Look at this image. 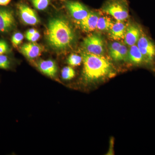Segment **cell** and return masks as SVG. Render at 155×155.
Listing matches in <instances>:
<instances>
[{
    "label": "cell",
    "mask_w": 155,
    "mask_h": 155,
    "mask_svg": "<svg viewBox=\"0 0 155 155\" xmlns=\"http://www.w3.org/2000/svg\"><path fill=\"white\" fill-rule=\"evenodd\" d=\"M48 43L54 50L63 51L72 46L75 40V35L72 25L64 17L51 18L45 31Z\"/></svg>",
    "instance_id": "1"
},
{
    "label": "cell",
    "mask_w": 155,
    "mask_h": 155,
    "mask_svg": "<svg viewBox=\"0 0 155 155\" xmlns=\"http://www.w3.org/2000/svg\"><path fill=\"white\" fill-rule=\"evenodd\" d=\"M83 63L82 78L87 84L95 83L104 80L114 74V67L110 61L103 56L82 52Z\"/></svg>",
    "instance_id": "2"
},
{
    "label": "cell",
    "mask_w": 155,
    "mask_h": 155,
    "mask_svg": "<svg viewBox=\"0 0 155 155\" xmlns=\"http://www.w3.org/2000/svg\"><path fill=\"white\" fill-rule=\"evenodd\" d=\"M144 59L146 67L155 70V42L143 31L136 44Z\"/></svg>",
    "instance_id": "3"
},
{
    "label": "cell",
    "mask_w": 155,
    "mask_h": 155,
    "mask_svg": "<svg viewBox=\"0 0 155 155\" xmlns=\"http://www.w3.org/2000/svg\"><path fill=\"white\" fill-rule=\"evenodd\" d=\"M101 10L118 21H124L129 17L127 0H107L103 4Z\"/></svg>",
    "instance_id": "4"
},
{
    "label": "cell",
    "mask_w": 155,
    "mask_h": 155,
    "mask_svg": "<svg viewBox=\"0 0 155 155\" xmlns=\"http://www.w3.org/2000/svg\"><path fill=\"white\" fill-rule=\"evenodd\" d=\"M84 51L97 55L104 56L105 53V45L101 35L99 33L92 34L86 37L82 43Z\"/></svg>",
    "instance_id": "5"
},
{
    "label": "cell",
    "mask_w": 155,
    "mask_h": 155,
    "mask_svg": "<svg viewBox=\"0 0 155 155\" xmlns=\"http://www.w3.org/2000/svg\"><path fill=\"white\" fill-rule=\"evenodd\" d=\"M17 26L14 11L6 6H0V34H8Z\"/></svg>",
    "instance_id": "6"
},
{
    "label": "cell",
    "mask_w": 155,
    "mask_h": 155,
    "mask_svg": "<svg viewBox=\"0 0 155 155\" xmlns=\"http://www.w3.org/2000/svg\"><path fill=\"white\" fill-rule=\"evenodd\" d=\"M64 3L69 14L78 22L85 18L90 12L85 5L79 1L65 0Z\"/></svg>",
    "instance_id": "7"
},
{
    "label": "cell",
    "mask_w": 155,
    "mask_h": 155,
    "mask_svg": "<svg viewBox=\"0 0 155 155\" xmlns=\"http://www.w3.org/2000/svg\"><path fill=\"white\" fill-rule=\"evenodd\" d=\"M17 13L21 20L27 25H35L40 22L39 18L36 12L29 6L22 3L17 6Z\"/></svg>",
    "instance_id": "8"
},
{
    "label": "cell",
    "mask_w": 155,
    "mask_h": 155,
    "mask_svg": "<svg viewBox=\"0 0 155 155\" xmlns=\"http://www.w3.org/2000/svg\"><path fill=\"white\" fill-rule=\"evenodd\" d=\"M111 58L116 62L127 61L128 49L124 44L118 41L111 43L108 46Z\"/></svg>",
    "instance_id": "9"
},
{
    "label": "cell",
    "mask_w": 155,
    "mask_h": 155,
    "mask_svg": "<svg viewBox=\"0 0 155 155\" xmlns=\"http://www.w3.org/2000/svg\"><path fill=\"white\" fill-rule=\"evenodd\" d=\"M143 31L141 26L137 23L132 22L128 24L124 38L125 44L130 47L136 44Z\"/></svg>",
    "instance_id": "10"
},
{
    "label": "cell",
    "mask_w": 155,
    "mask_h": 155,
    "mask_svg": "<svg viewBox=\"0 0 155 155\" xmlns=\"http://www.w3.org/2000/svg\"><path fill=\"white\" fill-rule=\"evenodd\" d=\"M100 16L99 12L90 11L85 18L78 22L81 28L87 32L95 30L97 29V23Z\"/></svg>",
    "instance_id": "11"
},
{
    "label": "cell",
    "mask_w": 155,
    "mask_h": 155,
    "mask_svg": "<svg viewBox=\"0 0 155 155\" xmlns=\"http://www.w3.org/2000/svg\"><path fill=\"white\" fill-rule=\"evenodd\" d=\"M44 49V48L41 45L36 43L35 42H31L22 45L20 48L19 51L26 58L32 60L40 55Z\"/></svg>",
    "instance_id": "12"
},
{
    "label": "cell",
    "mask_w": 155,
    "mask_h": 155,
    "mask_svg": "<svg viewBox=\"0 0 155 155\" xmlns=\"http://www.w3.org/2000/svg\"><path fill=\"white\" fill-rule=\"evenodd\" d=\"M37 66L42 73L49 77L55 78L57 75L58 66L53 60H40L37 63Z\"/></svg>",
    "instance_id": "13"
},
{
    "label": "cell",
    "mask_w": 155,
    "mask_h": 155,
    "mask_svg": "<svg viewBox=\"0 0 155 155\" xmlns=\"http://www.w3.org/2000/svg\"><path fill=\"white\" fill-rule=\"evenodd\" d=\"M127 26V24L124 21L116 20L108 31L109 36L114 40L124 39Z\"/></svg>",
    "instance_id": "14"
},
{
    "label": "cell",
    "mask_w": 155,
    "mask_h": 155,
    "mask_svg": "<svg viewBox=\"0 0 155 155\" xmlns=\"http://www.w3.org/2000/svg\"><path fill=\"white\" fill-rule=\"evenodd\" d=\"M127 61L134 66H144L147 67L142 54L136 44L130 47L128 49Z\"/></svg>",
    "instance_id": "15"
},
{
    "label": "cell",
    "mask_w": 155,
    "mask_h": 155,
    "mask_svg": "<svg viewBox=\"0 0 155 155\" xmlns=\"http://www.w3.org/2000/svg\"><path fill=\"white\" fill-rule=\"evenodd\" d=\"M114 21L110 17L107 16L100 15L97 23V29L101 31H109L114 24Z\"/></svg>",
    "instance_id": "16"
},
{
    "label": "cell",
    "mask_w": 155,
    "mask_h": 155,
    "mask_svg": "<svg viewBox=\"0 0 155 155\" xmlns=\"http://www.w3.org/2000/svg\"><path fill=\"white\" fill-rule=\"evenodd\" d=\"M14 61L7 54H0V69L11 70L14 67Z\"/></svg>",
    "instance_id": "17"
},
{
    "label": "cell",
    "mask_w": 155,
    "mask_h": 155,
    "mask_svg": "<svg viewBox=\"0 0 155 155\" xmlns=\"http://www.w3.org/2000/svg\"><path fill=\"white\" fill-rule=\"evenodd\" d=\"M75 70L69 66L64 67L61 71V76L64 80H71L75 77Z\"/></svg>",
    "instance_id": "18"
},
{
    "label": "cell",
    "mask_w": 155,
    "mask_h": 155,
    "mask_svg": "<svg viewBox=\"0 0 155 155\" xmlns=\"http://www.w3.org/2000/svg\"><path fill=\"white\" fill-rule=\"evenodd\" d=\"M82 62V56L75 54H72L70 55L67 60L68 64L72 67L79 66Z\"/></svg>",
    "instance_id": "19"
},
{
    "label": "cell",
    "mask_w": 155,
    "mask_h": 155,
    "mask_svg": "<svg viewBox=\"0 0 155 155\" xmlns=\"http://www.w3.org/2000/svg\"><path fill=\"white\" fill-rule=\"evenodd\" d=\"M24 38L23 34L19 31H16L12 34L11 37V43L14 48H17L21 43Z\"/></svg>",
    "instance_id": "20"
},
{
    "label": "cell",
    "mask_w": 155,
    "mask_h": 155,
    "mask_svg": "<svg viewBox=\"0 0 155 155\" xmlns=\"http://www.w3.org/2000/svg\"><path fill=\"white\" fill-rule=\"evenodd\" d=\"M31 2L38 10H45L49 5L50 0H30Z\"/></svg>",
    "instance_id": "21"
},
{
    "label": "cell",
    "mask_w": 155,
    "mask_h": 155,
    "mask_svg": "<svg viewBox=\"0 0 155 155\" xmlns=\"http://www.w3.org/2000/svg\"><path fill=\"white\" fill-rule=\"evenodd\" d=\"M11 52V47L8 41L4 39L0 38V54H9Z\"/></svg>",
    "instance_id": "22"
},
{
    "label": "cell",
    "mask_w": 155,
    "mask_h": 155,
    "mask_svg": "<svg viewBox=\"0 0 155 155\" xmlns=\"http://www.w3.org/2000/svg\"><path fill=\"white\" fill-rule=\"evenodd\" d=\"M40 37V34L39 33L38 31H37L33 34L25 36V38L28 41L32 42H35L38 40Z\"/></svg>",
    "instance_id": "23"
},
{
    "label": "cell",
    "mask_w": 155,
    "mask_h": 155,
    "mask_svg": "<svg viewBox=\"0 0 155 155\" xmlns=\"http://www.w3.org/2000/svg\"><path fill=\"white\" fill-rule=\"evenodd\" d=\"M11 0H0V6H7Z\"/></svg>",
    "instance_id": "24"
},
{
    "label": "cell",
    "mask_w": 155,
    "mask_h": 155,
    "mask_svg": "<svg viewBox=\"0 0 155 155\" xmlns=\"http://www.w3.org/2000/svg\"><path fill=\"white\" fill-rule=\"evenodd\" d=\"M38 31L35 28H31V29H28V31L26 32L25 33V36L27 35H31L37 32Z\"/></svg>",
    "instance_id": "25"
}]
</instances>
